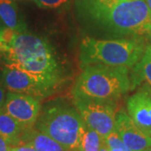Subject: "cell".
Here are the masks:
<instances>
[{
    "label": "cell",
    "instance_id": "cell-1",
    "mask_svg": "<svg viewBox=\"0 0 151 151\" xmlns=\"http://www.w3.org/2000/svg\"><path fill=\"white\" fill-rule=\"evenodd\" d=\"M75 5L86 27L114 39L151 33V11L145 0H75Z\"/></svg>",
    "mask_w": 151,
    "mask_h": 151
},
{
    "label": "cell",
    "instance_id": "cell-2",
    "mask_svg": "<svg viewBox=\"0 0 151 151\" xmlns=\"http://www.w3.org/2000/svg\"><path fill=\"white\" fill-rule=\"evenodd\" d=\"M5 65L35 76L52 92L61 81V69L50 45L27 31L15 32L9 41L0 43Z\"/></svg>",
    "mask_w": 151,
    "mask_h": 151
},
{
    "label": "cell",
    "instance_id": "cell-3",
    "mask_svg": "<svg viewBox=\"0 0 151 151\" xmlns=\"http://www.w3.org/2000/svg\"><path fill=\"white\" fill-rule=\"evenodd\" d=\"M145 49L141 37L106 40L85 37L80 45L79 59L83 67L102 64L129 69L140 60Z\"/></svg>",
    "mask_w": 151,
    "mask_h": 151
},
{
    "label": "cell",
    "instance_id": "cell-4",
    "mask_svg": "<svg viewBox=\"0 0 151 151\" xmlns=\"http://www.w3.org/2000/svg\"><path fill=\"white\" fill-rule=\"evenodd\" d=\"M131 86L129 68L95 64L84 66L72 90L73 97L115 100Z\"/></svg>",
    "mask_w": 151,
    "mask_h": 151
},
{
    "label": "cell",
    "instance_id": "cell-5",
    "mask_svg": "<svg viewBox=\"0 0 151 151\" xmlns=\"http://www.w3.org/2000/svg\"><path fill=\"white\" fill-rule=\"evenodd\" d=\"M35 126L69 151L80 150L85 123L75 107L52 103L40 111Z\"/></svg>",
    "mask_w": 151,
    "mask_h": 151
},
{
    "label": "cell",
    "instance_id": "cell-6",
    "mask_svg": "<svg viewBox=\"0 0 151 151\" xmlns=\"http://www.w3.org/2000/svg\"><path fill=\"white\" fill-rule=\"evenodd\" d=\"M73 104L83 122L106 138L115 127L117 106L115 100L90 97H73Z\"/></svg>",
    "mask_w": 151,
    "mask_h": 151
},
{
    "label": "cell",
    "instance_id": "cell-7",
    "mask_svg": "<svg viewBox=\"0 0 151 151\" xmlns=\"http://www.w3.org/2000/svg\"><path fill=\"white\" fill-rule=\"evenodd\" d=\"M4 109L24 129H31L36 124L41 111L40 99L19 92L6 94Z\"/></svg>",
    "mask_w": 151,
    "mask_h": 151
},
{
    "label": "cell",
    "instance_id": "cell-8",
    "mask_svg": "<svg viewBox=\"0 0 151 151\" xmlns=\"http://www.w3.org/2000/svg\"><path fill=\"white\" fill-rule=\"evenodd\" d=\"M3 82L9 92L27 94L38 99L47 97L53 92L35 76L12 65H4Z\"/></svg>",
    "mask_w": 151,
    "mask_h": 151
},
{
    "label": "cell",
    "instance_id": "cell-9",
    "mask_svg": "<svg viewBox=\"0 0 151 151\" xmlns=\"http://www.w3.org/2000/svg\"><path fill=\"white\" fill-rule=\"evenodd\" d=\"M114 129L125 145L132 151H145L151 148L150 136L142 131L124 111L116 114Z\"/></svg>",
    "mask_w": 151,
    "mask_h": 151
},
{
    "label": "cell",
    "instance_id": "cell-10",
    "mask_svg": "<svg viewBox=\"0 0 151 151\" xmlns=\"http://www.w3.org/2000/svg\"><path fill=\"white\" fill-rule=\"evenodd\" d=\"M128 113L134 124L151 137V93L140 90L127 103Z\"/></svg>",
    "mask_w": 151,
    "mask_h": 151
},
{
    "label": "cell",
    "instance_id": "cell-11",
    "mask_svg": "<svg viewBox=\"0 0 151 151\" xmlns=\"http://www.w3.org/2000/svg\"><path fill=\"white\" fill-rule=\"evenodd\" d=\"M0 27L15 32L27 31V25L14 0H0Z\"/></svg>",
    "mask_w": 151,
    "mask_h": 151
},
{
    "label": "cell",
    "instance_id": "cell-12",
    "mask_svg": "<svg viewBox=\"0 0 151 151\" xmlns=\"http://www.w3.org/2000/svg\"><path fill=\"white\" fill-rule=\"evenodd\" d=\"M132 86H141V90L151 93V44L148 45L140 60L134 66Z\"/></svg>",
    "mask_w": 151,
    "mask_h": 151
},
{
    "label": "cell",
    "instance_id": "cell-13",
    "mask_svg": "<svg viewBox=\"0 0 151 151\" xmlns=\"http://www.w3.org/2000/svg\"><path fill=\"white\" fill-rule=\"evenodd\" d=\"M19 122L8 113L4 108L0 109V135L3 136L9 146H15L21 145L22 138L25 130Z\"/></svg>",
    "mask_w": 151,
    "mask_h": 151
},
{
    "label": "cell",
    "instance_id": "cell-14",
    "mask_svg": "<svg viewBox=\"0 0 151 151\" xmlns=\"http://www.w3.org/2000/svg\"><path fill=\"white\" fill-rule=\"evenodd\" d=\"M31 144L36 151H69L49 135L39 131L36 129H29L25 130L22 144Z\"/></svg>",
    "mask_w": 151,
    "mask_h": 151
},
{
    "label": "cell",
    "instance_id": "cell-15",
    "mask_svg": "<svg viewBox=\"0 0 151 151\" xmlns=\"http://www.w3.org/2000/svg\"><path fill=\"white\" fill-rule=\"evenodd\" d=\"M104 144V138L85 124V129L79 151H99Z\"/></svg>",
    "mask_w": 151,
    "mask_h": 151
},
{
    "label": "cell",
    "instance_id": "cell-16",
    "mask_svg": "<svg viewBox=\"0 0 151 151\" xmlns=\"http://www.w3.org/2000/svg\"><path fill=\"white\" fill-rule=\"evenodd\" d=\"M104 140L109 149L118 148V149H122L125 151H132L129 147L125 145V144L121 139V138L119 137V134L115 130V129L104 139Z\"/></svg>",
    "mask_w": 151,
    "mask_h": 151
},
{
    "label": "cell",
    "instance_id": "cell-17",
    "mask_svg": "<svg viewBox=\"0 0 151 151\" xmlns=\"http://www.w3.org/2000/svg\"><path fill=\"white\" fill-rule=\"evenodd\" d=\"M38 7L43 9H59L69 3L70 0H31Z\"/></svg>",
    "mask_w": 151,
    "mask_h": 151
},
{
    "label": "cell",
    "instance_id": "cell-18",
    "mask_svg": "<svg viewBox=\"0 0 151 151\" xmlns=\"http://www.w3.org/2000/svg\"><path fill=\"white\" fill-rule=\"evenodd\" d=\"M9 151H36V150L31 144L26 143V144L19 145L11 146Z\"/></svg>",
    "mask_w": 151,
    "mask_h": 151
},
{
    "label": "cell",
    "instance_id": "cell-19",
    "mask_svg": "<svg viewBox=\"0 0 151 151\" xmlns=\"http://www.w3.org/2000/svg\"><path fill=\"white\" fill-rule=\"evenodd\" d=\"M4 83L0 80V109L4 108L6 99L5 89H4Z\"/></svg>",
    "mask_w": 151,
    "mask_h": 151
},
{
    "label": "cell",
    "instance_id": "cell-20",
    "mask_svg": "<svg viewBox=\"0 0 151 151\" xmlns=\"http://www.w3.org/2000/svg\"><path fill=\"white\" fill-rule=\"evenodd\" d=\"M10 146L8 141L0 135V151H9Z\"/></svg>",
    "mask_w": 151,
    "mask_h": 151
},
{
    "label": "cell",
    "instance_id": "cell-21",
    "mask_svg": "<svg viewBox=\"0 0 151 151\" xmlns=\"http://www.w3.org/2000/svg\"><path fill=\"white\" fill-rule=\"evenodd\" d=\"M99 151H109V148H108V146L107 145V144L105 143V140H104V144H103V146L101 147V149L99 150Z\"/></svg>",
    "mask_w": 151,
    "mask_h": 151
},
{
    "label": "cell",
    "instance_id": "cell-22",
    "mask_svg": "<svg viewBox=\"0 0 151 151\" xmlns=\"http://www.w3.org/2000/svg\"><path fill=\"white\" fill-rule=\"evenodd\" d=\"M146 4H147V5L149 7V9H150L151 11V0H145Z\"/></svg>",
    "mask_w": 151,
    "mask_h": 151
},
{
    "label": "cell",
    "instance_id": "cell-23",
    "mask_svg": "<svg viewBox=\"0 0 151 151\" xmlns=\"http://www.w3.org/2000/svg\"><path fill=\"white\" fill-rule=\"evenodd\" d=\"M109 151H125L122 149H118V148H114V149H109Z\"/></svg>",
    "mask_w": 151,
    "mask_h": 151
},
{
    "label": "cell",
    "instance_id": "cell-24",
    "mask_svg": "<svg viewBox=\"0 0 151 151\" xmlns=\"http://www.w3.org/2000/svg\"><path fill=\"white\" fill-rule=\"evenodd\" d=\"M145 151H151V148L150 149H149V150H145Z\"/></svg>",
    "mask_w": 151,
    "mask_h": 151
},
{
    "label": "cell",
    "instance_id": "cell-25",
    "mask_svg": "<svg viewBox=\"0 0 151 151\" xmlns=\"http://www.w3.org/2000/svg\"><path fill=\"white\" fill-rule=\"evenodd\" d=\"M124 1H127V0H124Z\"/></svg>",
    "mask_w": 151,
    "mask_h": 151
}]
</instances>
